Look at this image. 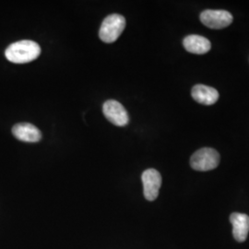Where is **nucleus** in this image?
Segmentation results:
<instances>
[{
    "mask_svg": "<svg viewBox=\"0 0 249 249\" xmlns=\"http://www.w3.org/2000/svg\"><path fill=\"white\" fill-rule=\"evenodd\" d=\"M143 184V193L147 200L153 201L159 195L161 186L160 174L155 169H147L142 176Z\"/></svg>",
    "mask_w": 249,
    "mask_h": 249,
    "instance_id": "obj_6",
    "label": "nucleus"
},
{
    "mask_svg": "<svg viewBox=\"0 0 249 249\" xmlns=\"http://www.w3.org/2000/svg\"><path fill=\"white\" fill-rule=\"evenodd\" d=\"M191 94L196 102L204 106H213L219 99V92L217 89L203 84L195 85Z\"/></svg>",
    "mask_w": 249,
    "mask_h": 249,
    "instance_id": "obj_9",
    "label": "nucleus"
},
{
    "mask_svg": "<svg viewBox=\"0 0 249 249\" xmlns=\"http://www.w3.org/2000/svg\"><path fill=\"white\" fill-rule=\"evenodd\" d=\"M220 163V154L212 148H203L196 151L190 159L191 167L199 172L213 170Z\"/></svg>",
    "mask_w": 249,
    "mask_h": 249,
    "instance_id": "obj_3",
    "label": "nucleus"
},
{
    "mask_svg": "<svg viewBox=\"0 0 249 249\" xmlns=\"http://www.w3.org/2000/svg\"><path fill=\"white\" fill-rule=\"evenodd\" d=\"M183 45L187 51L195 54H204L212 48L211 42L207 38L196 35L187 36L183 41Z\"/></svg>",
    "mask_w": 249,
    "mask_h": 249,
    "instance_id": "obj_10",
    "label": "nucleus"
},
{
    "mask_svg": "<svg viewBox=\"0 0 249 249\" xmlns=\"http://www.w3.org/2000/svg\"><path fill=\"white\" fill-rule=\"evenodd\" d=\"M41 53V47L31 40H22L8 46L5 51L6 58L11 63L25 64L36 60Z\"/></svg>",
    "mask_w": 249,
    "mask_h": 249,
    "instance_id": "obj_1",
    "label": "nucleus"
},
{
    "mask_svg": "<svg viewBox=\"0 0 249 249\" xmlns=\"http://www.w3.org/2000/svg\"><path fill=\"white\" fill-rule=\"evenodd\" d=\"M14 137L24 142L36 143L42 140V133L36 125L30 123H18L12 127Z\"/></svg>",
    "mask_w": 249,
    "mask_h": 249,
    "instance_id": "obj_7",
    "label": "nucleus"
},
{
    "mask_svg": "<svg viewBox=\"0 0 249 249\" xmlns=\"http://www.w3.org/2000/svg\"><path fill=\"white\" fill-rule=\"evenodd\" d=\"M232 15L226 10L208 9L200 14V20L211 29H223L232 22Z\"/></svg>",
    "mask_w": 249,
    "mask_h": 249,
    "instance_id": "obj_5",
    "label": "nucleus"
},
{
    "mask_svg": "<svg viewBox=\"0 0 249 249\" xmlns=\"http://www.w3.org/2000/svg\"><path fill=\"white\" fill-rule=\"evenodd\" d=\"M103 113L112 124L124 126L128 124L129 116L124 107L116 100H108L103 106Z\"/></svg>",
    "mask_w": 249,
    "mask_h": 249,
    "instance_id": "obj_4",
    "label": "nucleus"
},
{
    "mask_svg": "<svg viewBox=\"0 0 249 249\" xmlns=\"http://www.w3.org/2000/svg\"><path fill=\"white\" fill-rule=\"evenodd\" d=\"M230 222L232 225L233 238L240 243L247 240L249 232V215L233 213L230 216Z\"/></svg>",
    "mask_w": 249,
    "mask_h": 249,
    "instance_id": "obj_8",
    "label": "nucleus"
},
{
    "mask_svg": "<svg viewBox=\"0 0 249 249\" xmlns=\"http://www.w3.org/2000/svg\"><path fill=\"white\" fill-rule=\"evenodd\" d=\"M125 27V18L119 14H112L107 16L104 19L100 31H99V37L100 39L107 43L111 44L116 42L118 37L124 31Z\"/></svg>",
    "mask_w": 249,
    "mask_h": 249,
    "instance_id": "obj_2",
    "label": "nucleus"
}]
</instances>
